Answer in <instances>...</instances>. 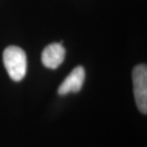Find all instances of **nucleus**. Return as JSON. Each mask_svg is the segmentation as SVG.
Here are the masks:
<instances>
[{
    "label": "nucleus",
    "instance_id": "f257e3e1",
    "mask_svg": "<svg viewBox=\"0 0 147 147\" xmlns=\"http://www.w3.org/2000/svg\"><path fill=\"white\" fill-rule=\"evenodd\" d=\"M3 62L10 78L20 81L27 73V55L24 50L17 46H9L3 53Z\"/></svg>",
    "mask_w": 147,
    "mask_h": 147
},
{
    "label": "nucleus",
    "instance_id": "7ed1b4c3",
    "mask_svg": "<svg viewBox=\"0 0 147 147\" xmlns=\"http://www.w3.org/2000/svg\"><path fill=\"white\" fill-rule=\"evenodd\" d=\"M66 51L61 43L49 44L43 50L41 60L43 65L49 69H57L65 59Z\"/></svg>",
    "mask_w": 147,
    "mask_h": 147
},
{
    "label": "nucleus",
    "instance_id": "f03ea898",
    "mask_svg": "<svg viewBox=\"0 0 147 147\" xmlns=\"http://www.w3.org/2000/svg\"><path fill=\"white\" fill-rule=\"evenodd\" d=\"M134 96L137 106L142 114L147 113V68L140 64L133 70Z\"/></svg>",
    "mask_w": 147,
    "mask_h": 147
},
{
    "label": "nucleus",
    "instance_id": "20e7f679",
    "mask_svg": "<svg viewBox=\"0 0 147 147\" xmlns=\"http://www.w3.org/2000/svg\"><path fill=\"white\" fill-rule=\"evenodd\" d=\"M85 78V71L82 66L76 67L58 88V94L61 96L69 93H78L83 86Z\"/></svg>",
    "mask_w": 147,
    "mask_h": 147
}]
</instances>
